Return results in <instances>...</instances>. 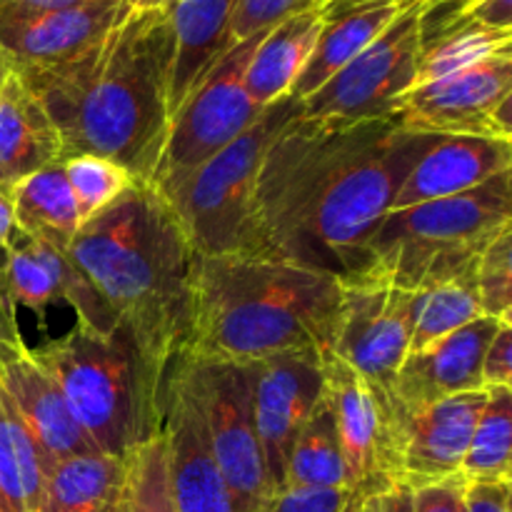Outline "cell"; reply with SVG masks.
<instances>
[{"label": "cell", "instance_id": "cell-49", "mask_svg": "<svg viewBox=\"0 0 512 512\" xmlns=\"http://www.w3.org/2000/svg\"><path fill=\"white\" fill-rule=\"evenodd\" d=\"M325 3H328V0H308V5H310V8H323Z\"/></svg>", "mask_w": 512, "mask_h": 512}, {"label": "cell", "instance_id": "cell-39", "mask_svg": "<svg viewBox=\"0 0 512 512\" xmlns=\"http://www.w3.org/2000/svg\"><path fill=\"white\" fill-rule=\"evenodd\" d=\"M465 490L468 483L460 475L410 490L413 512H465Z\"/></svg>", "mask_w": 512, "mask_h": 512}, {"label": "cell", "instance_id": "cell-21", "mask_svg": "<svg viewBox=\"0 0 512 512\" xmlns=\"http://www.w3.org/2000/svg\"><path fill=\"white\" fill-rule=\"evenodd\" d=\"M238 0H175L168 10L173 35L168 105L170 118L208 70L233 48L230 20Z\"/></svg>", "mask_w": 512, "mask_h": 512}, {"label": "cell", "instance_id": "cell-15", "mask_svg": "<svg viewBox=\"0 0 512 512\" xmlns=\"http://www.w3.org/2000/svg\"><path fill=\"white\" fill-rule=\"evenodd\" d=\"M125 8L123 3L40 8L0 0V48L15 70L68 63L93 48Z\"/></svg>", "mask_w": 512, "mask_h": 512}, {"label": "cell", "instance_id": "cell-2", "mask_svg": "<svg viewBox=\"0 0 512 512\" xmlns=\"http://www.w3.org/2000/svg\"><path fill=\"white\" fill-rule=\"evenodd\" d=\"M173 35L168 13L125 8L85 53L15 70L60 135L63 155H100L148 183L170 125Z\"/></svg>", "mask_w": 512, "mask_h": 512}, {"label": "cell", "instance_id": "cell-6", "mask_svg": "<svg viewBox=\"0 0 512 512\" xmlns=\"http://www.w3.org/2000/svg\"><path fill=\"white\" fill-rule=\"evenodd\" d=\"M30 353L53 375L98 453L130 458L163 428L165 410L150 395L138 353L120 325L98 333L75 323Z\"/></svg>", "mask_w": 512, "mask_h": 512}, {"label": "cell", "instance_id": "cell-30", "mask_svg": "<svg viewBox=\"0 0 512 512\" xmlns=\"http://www.w3.org/2000/svg\"><path fill=\"white\" fill-rule=\"evenodd\" d=\"M460 478L468 485L510 483L512 478V390L490 388L475 423Z\"/></svg>", "mask_w": 512, "mask_h": 512}, {"label": "cell", "instance_id": "cell-34", "mask_svg": "<svg viewBox=\"0 0 512 512\" xmlns=\"http://www.w3.org/2000/svg\"><path fill=\"white\" fill-rule=\"evenodd\" d=\"M128 512H178L170 483L163 428L133 450L128 460Z\"/></svg>", "mask_w": 512, "mask_h": 512}, {"label": "cell", "instance_id": "cell-28", "mask_svg": "<svg viewBox=\"0 0 512 512\" xmlns=\"http://www.w3.org/2000/svg\"><path fill=\"white\" fill-rule=\"evenodd\" d=\"M50 468L0 385V512H35Z\"/></svg>", "mask_w": 512, "mask_h": 512}, {"label": "cell", "instance_id": "cell-4", "mask_svg": "<svg viewBox=\"0 0 512 512\" xmlns=\"http://www.w3.org/2000/svg\"><path fill=\"white\" fill-rule=\"evenodd\" d=\"M343 285L335 275L253 255H195L180 360L248 365L293 350H333Z\"/></svg>", "mask_w": 512, "mask_h": 512}, {"label": "cell", "instance_id": "cell-5", "mask_svg": "<svg viewBox=\"0 0 512 512\" xmlns=\"http://www.w3.org/2000/svg\"><path fill=\"white\" fill-rule=\"evenodd\" d=\"M512 170L488 183L403 210H390L368 243L365 265L350 280L418 290L470 275L480 255L512 228Z\"/></svg>", "mask_w": 512, "mask_h": 512}, {"label": "cell", "instance_id": "cell-17", "mask_svg": "<svg viewBox=\"0 0 512 512\" xmlns=\"http://www.w3.org/2000/svg\"><path fill=\"white\" fill-rule=\"evenodd\" d=\"M503 320L480 315L455 333L410 353L390 385V398L400 410H415L453 395L485 390L480 368L490 340Z\"/></svg>", "mask_w": 512, "mask_h": 512}, {"label": "cell", "instance_id": "cell-18", "mask_svg": "<svg viewBox=\"0 0 512 512\" xmlns=\"http://www.w3.org/2000/svg\"><path fill=\"white\" fill-rule=\"evenodd\" d=\"M0 385L50 465L73 455L98 453L65 403L63 390L30 348L20 345L0 353Z\"/></svg>", "mask_w": 512, "mask_h": 512}, {"label": "cell", "instance_id": "cell-48", "mask_svg": "<svg viewBox=\"0 0 512 512\" xmlns=\"http://www.w3.org/2000/svg\"><path fill=\"white\" fill-rule=\"evenodd\" d=\"M110 512H128V485H125V493L120 495V500L115 503V508Z\"/></svg>", "mask_w": 512, "mask_h": 512}, {"label": "cell", "instance_id": "cell-47", "mask_svg": "<svg viewBox=\"0 0 512 512\" xmlns=\"http://www.w3.org/2000/svg\"><path fill=\"white\" fill-rule=\"evenodd\" d=\"M360 505H363V498H360V495H353V498L348 500V505L340 512H360Z\"/></svg>", "mask_w": 512, "mask_h": 512}, {"label": "cell", "instance_id": "cell-45", "mask_svg": "<svg viewBox=\"0 0 512 512\" xmlns=\"http://www.w3.org/2000/svg\"><path fill=\"white\" fill-rule=\"evenodd\" d=\"M175 5V0H135V10H158V13H168Z\"/></svg>", "mask_w": 512, "mask_h": 512}, {"label": "cell", "instance_id": "cell-38", "mask_svg": "<svg viewBox=\"0 0 512 512\" xmlns=\"http://www.w3.org/2000/svg\"><path fill=\"white\" fill-rule=\"evenodd\" d=\"M483 388H512V323H503L490 340L480 368Z\"/></svg>", "mask_w": 512, "mask_h": 512}, {"label": "cell", "instance_id": "cell-13", "mask_svg": "<svg viewBox=\"0 0 512 512\" xmlns=\"http://www.w3.org/2000/svg\"><path fill=\"white\" fill-rule=\"evenodd\" d=\"M333 350L343 363L390 393L410 353L415 293L373 280H340Z\"/></svg>", "mask_w": 512, "mask_h": 512}, {"label": "cell", "instance_id": "cell-42", "mask_svg": "<svg viewBox=\"0 0 512 512\" xmlns=\"http://www.w3.org/2000/svg\"><path fill=\"white\" fill-rule=\"evenodd\" d=\"M23 338H20L18 323H15V313L5 305V300L0 298V353L10 348H20Z\"/></svg>", "mask_w": 512, "mask_h": 512}, {"label": "cell", "instance_id": "cell-52", "mask_svg": "<svg viewBox=\"0 0 512 512\" xmlns=\"http://www.w3.org/2000/svg\"><path fill=\"white\" fill-rule=\"evenodd\" d=\"M423 3H428V5H430V3H440V0H423Z\"/></svg>", "mask_w": 512, "mask_h": 512}, {"label": "cell", "instance_id": "cell-51", "mask_svg": "<svg viewBox=\"0 0 512 512\" xmlns=\"http://www.w3.org/2000/svg\"><path fill=\"white\" fill-rule=\"evenodd\" d=\"M120 3H123V5H128V8H133V5H135V0H120Z\"/></svg>", "mask_w": 512, "mask_h": 512}, {"label": "cell", "instance_id": "cell-1", "mask_svg": "<svg viewBox=\"0 0 512 512\" xmlns=\"http://www.w3.org/2000/svg\"><path fill=\"white\" fill-rule=\"evenodd\" d=\"M438 138L393 120L328 125L298 113L265 153L235 255L355 278L405 175Z\"/></svg>", "mask_w": 512, "mask_h": 512}, {"label": "cell", "instance_id": "cell-29", "mask_svg": "<svg viewBox=\"0 0 512 512\" xmlns=\"http://www.w3.org/2000/svg\"><path fill=\"white\" fill-rule=\"evenodd\" d=\"M283 488L348 490L343 453H340L338 430H335L328 395L320 408L310 415L290 448Z\"/></svg>", "mask_w": 512, "mask_h": 512}, {"label": "cell", "instance_id": "cell-40", "mask_svg": "<svg viewBox=\"0 0 512 512\" xmlns=\"http://www.w3.org/2000/svg\"><path fill=\"white\" fill-rule=\"evenodd\" d=\"M465 512H510V483L468 485Z\"/></svg>", "mask_w": 512, "mask_h": 512}, {"label": "cell", "instance_id": "cell-8", "mask_svg": "<svg viewBox=\"0 0 512 512\" xmlns=\"http://www.w3.org/2000/svg\"><path fill=\"white\" fill-rule=\"evenodd\" d=\"M203 420L210 458L238 512H260L273 493L253 418L248 368L215 360H180L173 370Z\"/></svg>", "mask_w": 512, "mask_h": 512}, {"label": "cell", "instance_id": "cell-10", "mask_svg": "<svg viewBox=\"0 0 512 512\" xmlns=\"http://www.w3.org/2000/svg\"><path fill=\"white\" fill-rule=\"evenodd\" d=\"M420 15L423 0L408 5L363 53L300 103V118L328 125L393 120L418 73Z\"/></svg>", "mask_w": 512, "mask_h": 512}, {"label": "cell", "instance_id": "cell-22", "mask_svg": "<svg viewBox=\"0 0 512 512\" xmlns=\"http://www.w3.org/2000/svg\"><path fill=\"white\" fill-rule=\"evenodd\" d=\"M418 0H370V3H325V25L290 98L303 103L323 88L355 55L363 53L408 5Z\"/></svg>", "mask_w": 512, "mask_h": 512}, {"label": "cell", "instance_id": "cell-14", "mask_svg": "<svg viewBox=\"0 0 512 512\" xmlns=\"http://www.w3.org/2000/svg\"><path fill=\"white\" fill-rule=\"evenodd\" d=\"M323 355L318 350H293L245 365L255 430L273 490L283 488L290 448L325 400Z\"/></svg>", "mask_w": 512, "mask_h": 512}, {"label": "cell", "instance_id": "cell-46", "mask_svg": "<svg viewBox=\"0 0 512 512\" xmlns=\"http://www.w3.org/2000/svg\"><path fill=\"white\" fill-rule=\"evenodd\" d=\"M10 70H13V63H10V58L3 53V48H0V88H3L5 78L10 75Z\"/></svg>", "mask_w": 512, "mask_h": 512}, {"label": "cell", "instance_id": "cell-20", "mask_svg": "<svg viewBox=\"0 0 512 512\" xmlns=\"http://www.w3.org/2000/svg\"><path fill=\"white\" fill-rule=\"evenodd\" d=\"M163 433L168 443L170 483L178 512H238L225 488L208 443L203 420L178 375H170Z\"/></svg>", "mask_w": 512, "mask_h": 512}, {"label": "cell", "instance_id": "cell-31", "mask_svg": "<svg viewBox=\"0 0 512 512\" xmlns=\"http://www.w3.org/2000/svg\"><path fill=\"white\" fill-rule=\"evenodd\" d=\"M480 315H483V308H480V295L475 288V270L463 278L445 280V283L418 290L410 353L428 348L430 343L473 323Z\"/></svg>", "mask_w": 512, "mask_h": 512}, {"label": "cell", "instance_id": "cell-3", "mask_svg": "<svg viewBox=\"0 0 512 512\" xmlns=\"http://www.w3.org/2000/svg\"><path fill=\"white\" fill-rule=\"evenodd\" d=\"M68 253L128 333L150 395L165 410L170 375L188 340L193 248L168 203L135 183L108 210L80 225Z\"/></svg>", "mask_w": 512, "mask_h": 512}, {"label": "cell", "instance_id": "cell-9", "mask_svg": "<svg viewBox=\"0 0 512 512\" xmlns=\"http://www.w3.org/2000/svg\"><path fill=\"white\" fill-rule=\"evenodd\" d=\"M260 38L263 33L235 43L175 110L148 180L155 193L175 188L205 160L245 133L263 113L265 108H260L245 88V68Z\"/></svg>", "mask_w": 512, "mask_h": 512}, {"label": "cell", "instance_id": "cell-32", "mask_svg": "<svg viewBox=\"0 0 512 512\" xmlns=\"http://www.w3.org/2000/svg\"><path fill=\"white\" fill-rule=\"evenodd\" d=\"M0 298L13 313L15 308L33 310L38 315L40 328H43L50 305L60 303L53 270L45 263L35 240L20 230H15L13 243L0 260Z\"/></svg>", "mask_w": 512, "mask_h": 512}, {"label": "cell", "instance_id": "cell-44", "mask_svg": "<svg viewBox=\"0 0 512 512\" xmlns=\"http://www.w3.org/2000/svg\"><path fill=\"white\" fill-rule=\"evenodd\" d=\"M13 3L40 5V8H65V5H88V3H120V0H13Z\"/></svg>", "mask_w": 512, "mask_h": 512}, {"label": "cell", "instance_id": "cell-37", "mask_svg": "<svg viewBox=\"0 0 512 512\" xmlns=\"http://www.w3.org/2000/svg\"><path fill=\"white\" fill-rule=\"evenodd\" d=\"M350 498L348 490L280 488L270 493L260 512H340Z\"/></svg>", "mask_w": 512, "mask_h": 512}, {"label": "cell", "instance_id": "cell-36", "mask_svg": "<svg viewBox=\"0 0 512 512\" xmlns=\"http://www.w3.org/2000/svg\"><path fill=\"white\" fill-rule=\"evenodd\" d=\"M303 8H310L308 0H238L230 20V40L233 45L243 43Z\"/></svg>", "mask_w": 512, "mask_h": 512}, {"label": "cell", "instance_id": "cell-35", "mask_svg": "<svg viewBox=\"0 0 512 512\" xmlns=\"http://www.w3.org/2000/svg\"><path fill=\"white\" fill-rule=\"evenodd\" d=\"M475 288L488 318L510 323L512 318V228L485 248L475 265Z\"/></svg>", "mask_w": 512, "mask_h": 512}, {"label": "cell", "instance_id": "cell-24", "mask_svg": "<svg viewBox=\"0 0 512 512\" xmlns=\"http://www.w3.org/2000/svg\"><path fill=\"white\" fill-rule=\"evenodd\" d=\"M323 25V8H303L265 30L245 68V88L260 108L290 98Z\"/></svg>", "mask_w": 512, "mask_h": 512}, {"label": "cell", "instance_id": "cell-43", "mask_svg": "<svg viewBox=\"0 0 512 512\" xmlns=\"http://www.w3.org/2000/svg\"><path fill=\"white\" fill-rule=\"evenodd\" d=\"M15 218H13V205L5 190H0V255L10 248L15 238Z\"/></svg>", "mask_w": 512, "mask_h": 512}, {"label": "cell", "instance_id": "cell-25", "mask_svg": "<svg viewBox=\"0 0 512 512\" xmlns=\"http://www.w3.org/2000/svg\"><path fill=\"white\" fill-rule=\"evenodd\" d=\"M128 460L103 453L58 460L45 475L35 512H110L128 485Z\"/></svg>", "mask_w": 512, "mask_h": 512}, {"label": "cell", "instance_id": "cell-12", "mask_svg": "<svg viewBox=\"0 0 512 512\" xmlns=\"http://www.w3.org/2000/svg\"><path fill=\"white\" fill-rule=\"evenodd\" d=\"M512 55L418 85L398 105L393 123L420 135H483L512 140Z\"/></svg>", "mask_w": 512, "mask_h": 512}, {"label": "cell", "instance_id": "cell-16", "mask_svg": "<svg viewBox=\"0 0 512 512\" xmlns=\"http://www.w3.org/2000/svg\"><path fill=\"white\" fill-rule=\"evenodd\" d=\"M488 390L453 395L415 410L398 408L400 488H423L460 475Z\"/></svg>", "mask_w": 512, "mask_h": 512}, {"label": "cell", "instance_id": "cell-23", "mask_svg": "<svg viewBox=\"0 0 512 512\" xmlns=\"http://www.w3.org/2000/svg\"><path fill=\"white\" fill-rule=\"evenodd\" d=\"M60 135L15 70L0 88V190L40 168L60 163Z\"/></svg>", "mask_w": 512, "mask_h": 512}, {"label": "cell", "instance_id": "cell-33", "mask_svg": "<svg viewBox=\"0 0 512 512\" xmlns=\"http://www.w3.org/2000/svg\"><path fill=\"white\" fill-rule=\"evenodd\" d=\"M60 163H63V173L73 190L83 223L108 210L135 185V178L128 170L100 155H70Z\"/></svg>", "mask_w": 512, "mask_h": 512}, {"label": "cell", "instance_id": "cell-19", "mask_svg": "<svg viewBox=\"0 0 512 512\" xmlns=\"http://www.w3.org/2000/svg\"><path fill=\"white\" fill-rule=\"evenodd\" d=\"M508 170H512V140L440 135L408 170L393 210L468 193Z\"/></svg>", "mask_w": 512, "mask_h": 512}, {"label": "cell", "instance_id": "cell-11", "mask_svg": "<svg viewBox=\"0 0 512 512\" xmlns=\"http://www.w3.org/2000/svg\"><path fill=\"white\" fill-rule=\"evenodd\" d=\"M323 373L350 493L368 498L400 488L398 405L388 390L333 353L323 355Z\"/></svg>", "mask_w": 512, "mask_h": 512}, {"label": "cell", "instance_id": "cell-7", "mask_svg": "<svg viewBox=\"0 0 512 512\" xmlns=\"http://www.w3.org/2000/svg\"><path fill=\"white\" fill-rule=\"evenodd\" d=\"M298 113L300 103L295 98L268 105L233 143L205 160L168 193H158L195 255L213 258L240 253L253 213L260 165L280 130Z\"/></svg>", "mask_w": 512, "mask_h": 512}, {"label": "cell", "instance_id": "cell-50", "mask_svg": "<svg viewBox=\"0 0 512 512\" xmlns=\"http://www.w3.org/2000/svg\"><path fill=\"white\" fill-rule=\"evenodd\" d=\"M328 3H370V0H328Z\"/></svg>", "mask_w": 512, "mask_h": 512}, {"label": "cell", "instance_id": "cell-26", "mask_svg": "<svg viewBox=\"0 0 512 512\" xmlns=\"http://www.w3.org/2000/svg\"><path fill=\"white\" fill-rule=\"evenodd\" d=\"M512 55V30L473 20L435 23L420 15V60L413 88L468 70L485 60Z\"/></svg>", "mask_w": 512, "mask_h": 512}, {"label": "cell", "instance_id": "cell-41", "mask_svg": "<svg viewBox=\"0 0 512 512\" xmlns=\"http://www.w3.org/2000/svg\"><path fill=\"white\" fill-rule=\"evenodd\" d=\"M360 512H413V495L408 488H393L363 498Z\"/></svg>", "mask_w": 512, "mask_h": 512}, {"label": "cell", "instance_id": "cell-27", "mask_svg": "<svg viewBox=\"0 0 512 512\" xmlns=\"http://www.w3.org/2000/svg\"><path fill=\"white\" fill-rule=\"evenodd\" d=\"M5 193L13 205L15 228L20 233L70 245L83 225L63 163H53L15 180Z\"/></svg>", "mask_w": 512, "mask_h": 512}]
</instances>
